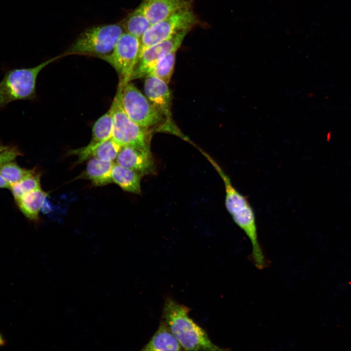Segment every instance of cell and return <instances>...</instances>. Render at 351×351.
<instances>
[{"mask_svg": "<svg viewBox=\"0 0 351 351\" xmlns=\"http://www.w3.org/2000/svg\"><path fill=\"white\" fill-rule=\"evenodd\" d=\"M120 24L125 32L139 39L151 25L139 6L130 12Z\"/></svg>", "mask_w": 351, "mask_h": 351, "instance_id": "18", "label": "cell"}, {"mask_svg": "<svg viewBox=\"0 0 351 351\" xmlns=\"http://www.w3.org/2000/svg\"><path fill=\"white\" fill-rule=\"evenodd\" d=\"M34 173L32 170L20 167L13 161L0 165V175L10 187Z\"/></svg>", "mask_w": 351, "mask_h": 351, "instance_id": "20", "label": "cell"}, {"mask_svg": "<svg viewBox=\"0 0 351 351\" xmlns=\"http://www.w3.org/2000/svg\"><path fill=\"white\" fill-rule=\"evenodd\" d=\"M140 44V39L123 32L112 52L100 58L116 70L119 77V84L130 81L138 60Z\"/></svg>", "mask_w": 351, "mask_h": 351, "instance_id": "8", "label": "cell"}, {"mask_svg": "<svg viewBox=\"0 0 351 351\" xmlns=\"http://www.w3.org/2000/svg\"><path fill=\"white\" fill-rule=\"evenodd\" d=\"M40 188L39 175L35 172L19 182L12 185L10 189L15 201H16L23 195Z\"/></svg>", "mask_w": 351, "mask_h": 351, "instance_id": "22", "label": "cell"}, {"mask_svg": "<svg viewBox=\"0 0 351 351\" xmlns=\"http://www.w3.org/2000/svg\"><path fill=\"white\" fill-rule=\"evenodd\" d=\"M178 341L162 320L159 327L142 351H181Z\"/></svg>", "mask_w": 351, "mask_h": 351, "instance_id": "15", "label": "cell"}, {"mask_svg": "<svg viewBox=\"0 0 351 351\" xmlns=\"http://www.w3.org/2000/svg\"><path fill=\"white\" fill-rule=\"evenodd\" d=\"M190 309L171 297L165 300L162 320L186 351L225 350L214 344L206 332L195 323L188 313Z\"/></svg>", "mask_w": 351, "mask_h": 351, "instance_id": "1", "label": "cell"}, {"mask_svg": "<svg viewBox=\"0 0 351 351\" xmlns=\"http://www.w3.org/2000/svg\"><path fill=\"white\" fill-rule=\"evenodd\" d=\"M123 30L120 23L88 28L78 36L62 55H85L98 58L107 55L113 50Z\"/></svg>", "mask_w": 351, "mask_h": 351, "instance_id": "3", "label": "cell"}, {"mask_svg": "<svg viewBox=\"0 0 351 351\" xmlns=\"http://www.w3.org/2000/svg\"><path fill=\"white\" fill-rule=\"evenodd\" d=\"M9 146L0 145V152L8 148Z\"/></svg>", "mask_w": 351, "mask_h": 351, "instance_id": "26", "label": "cell"}, {"mask_svg": "<svg viewBox=\"0 0 351 351\" xmlns=\"http://www.w3.org/2000/svg\"><path fill=\"white\" fill-rule=\"evenodd\" d=\"M116 160L117 164L142 176L156 172L155 164L150 147H122Z\"/></svg>", "mask_w": 351, "mask_h": 351, "instance_id": "10", "label": "cell"}, {"mask_svg": "<svg viewBox=\"0 0 351 351\" xmlns=\"http://www.w3.org/2000/svg\"><path fill=\"white\" fill-rule=\"evenodd\" d=\"M121 147L111 137L99 143H90L85 147L71 150L70 155H77L78 163H81L91 158H97L106 161L115 160Z\"/></svg>", "mask_w": 351, "mask_h": 351, "instance_id": "13", "label": "cell"}, {"mask_svg": "<svg viewBox=\"0 0 351 351\" xmlns=\"http://www.w3.org/2000/svg\"><path fill=\"white\" fill-rule=\"evenodd\" d=\"M117 91L124 111L140 126L147 129L162 120L163 115L131 81L118 84Z\"/></svg>", "mask_w": 351, "mask_h": 351, "instance_id": "6", "label": "cell"}, {"mask_svg": "<svg viewBox=\"0 0 351 351\" xmlns=\"http://www.w3.org/2000/svg\"><path fill=\"white\" fill-rule=\"evenodd\" d=\"M0 188H10V185L4 180V179L0 175Z\"/></svg>", "mask_w": 351, "mask_h": 351, "instance_id": "24", "label": "cell"}, {"mask_svg": "<svg viewBox=\"0 0 351 351\" xmlns=\"http://www.w3.org/2000/svg\"><path fill=\"white\" fill-rule=\"evenodd\" d=\"M61 57L62 55L58 56L32 68L8 71L0 81V108L15 100L34 98L39 74L46 66Z\"/></svg>", "mask_w": 351, "mask_h": 351, "instance_id": "4", "label": "cell"}, {"mask_svg": "<svg viewBox=\"0 0 351 351\" xmlns=\"http://www.w3.org/2000/svg\"><path fill=\"white\" fill-rule=\"evenodd\" d=\"M21 154L15 147H10L0 152V165L12 161Z\"/></svg>", "mask_w": 351, "mask_h": 351, "instance_id": "23", "label": "cell"}, {"mask_svg": "<svg viewBox=\"0 0 351 351\" xmlns=\"http://www.w3.org/2000/svg\"><path fill=\"white\" fill-rule=\"evenodd\" d=\"M142 176L133 170L123 167L117 163H114L112 170L113 182L117 184L125 191L134 194H140Z\"/></svg>", "mask_w": 351, "mask_h": 351, "instance_id": "17", "label": "cell"}, {"mask_svg": "<svg viewBox=\"0 0 351 351\" xmlns=\"http://www.w3.org/2000/svg\"><path fill=\"white\" fill-rule=\"evenodd\" d=\"M199 23L197 16L192 8H189L177 11L151 24L140 39L139 55L147 48L166 40L181 32L190 31Z\"/></svg>", "mask_w": 351, "mask_h": 351, "instance_id": "5", "label": "cell"}, {"mask_svg": "<svg viewBox=\"0 0 351 351\" xmlns=\"http://www.w3.org/2000/svg\"><path fill=\"white\" fill-rule=\"evenodd\" d=\"M188 32L185 31L178 33L171 38L144 50L138 56L130 81L149 76L163 57L173 52L177 51Z\"/></svg>", "mask_w": 351, "mask_h": 351, "instance_id": "9", "label": "cell"}, {"mask_svg": "<svg viewBox=\"0 0 351 351\" xmlns=\"http://www.w3.org/2000/svg\"><path fill=\"white\" fill-rule=\"evenodd\" d=\"M176 52H173L163 57L149 75L155 76L168 84L174 71Z\"/></svg>", "mask_w": 351, "mask_h": 351, "instance_id": "21", "label": "cell"}, {"mask_svg": "<svg viewBox=\"0 0 351 351\" xmlns=\"http://www.w3.org/2000/svg\"><path fill=\"white\" fill-rule=\"evenodd\" d=\"M113 122V139L121 147H149L144 128L133 121L124 111L117 91L109 109Z\"/></svg>", "mask_w": 351, "mask_h": 351, "instance_id": "7", "label": "cell"}, {"mask_svg": "<svg viewBox=\"0 0 351 351\" xmlns=\"http://www.w3.org/2000/svg\"><path fill=\"white\" fill-rule=\"evenodd\" d=\"M47 194L41 188L23 195L16 201L20 210L28 218L36 220L44 204Z\"/></svg>", "mask_w": 351, "mask_h": 351, "instance_id": "16", "label": "cell"}, {"mask_svg": "<svg viewBox=\"0 0 351 351\" xmlns=\"http://www.w3.org/2000/svg\"><path fill=\"white\" fill-rule=\"evenodd\" d=\"M5 344V341L3 336L0 333V347L3 346Z\"/></svg>", "mask_w": 351, "mask_h": 351, "instance_id": "25", "label": "cell"}, {"mask_svg": "<svg viewBox=\"0 0 351 351\" xmlns=\"http://www.w3.org/2000/svg\"><path fill=\"white\" fill-rule=\"evenodd\" d=\"M112 130V117L110 111L109 110L100 117L94 124L91 142L99 143L111 138Z\"/></svg>", "mask_w": 351, "mask_h": 351, "instance_id": "19", "label": "cell"}, {"mask_svg": "<svg viewBox=\"0 0 351 351\" xmlns=\"http://www.w3.org/2000/svg\"><path fill=\"white\" fill-rule=\"evenodd\" d=\"M192 5L193 0H142L138 6L152 24Z\"/></svg>", "mask_w": 351, "mask_h": 351, "instance_id": "12", "label": "cell"}, {"mask_svg": "<svg viewBox=\"0 0 351 351\" xmlns=\"http://www.w3.org/2000/svg\"><path fill=\"white\" fill-rule=\"evenodd\" d=\"M145 78L144 85L145 96L163 116L169 119L171 115L172 94L168 84L153 75H149Z\"/></svg>", "mask_w": 351, "mask_h": 351, "instance_id": "11", "label": "cell"}, {"mask_svg": "<svg viewBox=\"0 0 351 351\" xmlns=\"http://www.w3.org/2000/svg\"><path fill=\"white\" fill-rule=\"evenodd\" d=\"M212 164L222 178L225 188V206L234 222L246 234L250 240L252 247V258L259 269L266 267V261L260 247L254 211L246 197L239 192L232 184L228 176L213 159Z\"/></svg>", "mask_w": 351, "mask_h": 351, "instance_id": "2", "label": "cell"}, {"mask_svg": "<svg viewBox=\"0 0 351 351\" xmlns=\"http://www.w3.org/2000/svg\"><path fill=\"white\" fill-rule=\"evenodd\" d=\"M114 163L112 161L91 158L88 161L85 170L79 178L88 179L97 186L110 184L113 182L112 170Z\"/></svg>", "mask_w": 351, "mask_h": 351, "instance_id": "14", "label": "cell"}]
</instances>
